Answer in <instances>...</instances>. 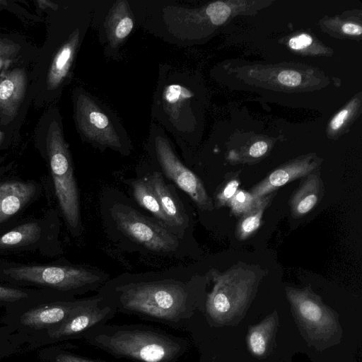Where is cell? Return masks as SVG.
<instances>
[{
	"label": "cell",
	"instance_id": "1",
	"mask_svg": "<svg viewBox=\"0 0 362 362\" xmlns=\"http://www.w3.org/2000/svg\"><path fill=\"white\" fill-rule=\"evenodd\" d=\"M211 276L214 284L206 303L210 322L216 327L238 324L255 296L259 278L254 269L238 266L223 272L212 270Z\"/></svg>",
	"mask_w": 362,
	"mask_h": 362
},
{
	"label": "cell",
	"instance_id": "2",
	"mask_svg": "<svg viewBox=\"0 0 362 362\" xmlns=\"http://www.w3.org/2000/svg\"><path fill=\"white\" fill-rule=\"evenodd\" d=\"M285 291L296 324L310 346L324 351L340 342L342 329L338 314L310 286H287Z\"/></svg>",
	"mask_w": 362,
	"mask_h": 362
},
{
	"label": "cell",
	"instance_id": "3",
	"mask_svg": "<svg viewBox=\"0 0 362 362\" xmlns=\"http://www.w3.org/2000/svg\"><path fill=\"white\" fill-rule=\"evenodd\" d=\"M89 302L35 297L30 294L6 306L0 322L20 337L25 346L28 339L62 322Z\"/></svg>",
	"mask_w": 362,
	"mask_h": 362
},
{
	"label": "cell",
	"instance_id": "4",
	"mask_svg": "<svg viewBox=\"0 0 362 362\" xmlns=\"http://www.w3.org/2000/svg\"><path fill=\"white\" fill-rule=\"evenodd\" d=\"M47 148L55 193L62 211L72 229L80 223L79 199L76 182L67 145L56 122L49 127Z\"/></svg>",
	"mask_w": 362,
	"mask_h": 362
},
{
	"label": "cell",
	"instance_id": "5",
	"mask_svg": "<svg viewBox=\"0 0 362 362\" xmlns=\"http://www.w3.org/2000/svg\"><path fill=\"white\" fill-rule=\"evenodd\" d=\"M122 300L129 310L159 318L171 319L184 309L187 293L177 284L142 283L126 290Z\"/></svg>",
	"mask_w": 362,
	"mask_h": 362
},
{
	"label": "cell",
	"instance_id": "6",
	"mask_svg": "<svg viewBox=\"0 0 362 362\" xmlns=\"http://www.w3.org/2000/svg\"><path fill=\"white\" fill-rule=\"evenodd\" d=\"M4 274L18 281L43 286L59 291H69L99 279L93 272L68 266H22L4 269Z\"/></svg>",
	"mask_w": 362,
	"mask_h": 362
},
{
	"label": "cell",
	"instance_id": "7",
	"mask_svg": "<svg viewBox=\"0 0 362 362\" xmlns=\"http://www.w3.org/2000/svg\"><path fill=\"white\" fill-rule=\"evenodd\" d=\"M106 345L117 354L143 362H163L177 351L175 344L154 333L124 331L115 333L106 339Z\"/></svg>",
	"mask_w": 362,
	"mask_h": 362
},
{
	"label": "cell",
	"instance_id": "8",
	"mask_svg": "<svg viewBox=\"0 0 362 362\" xmlns=\"http://www.w3.org/2000/svg\"><path fill=\"white\" fill-rule=\"evenodd\" d=\"M119 228L134 241L156 252H170L176 249L177 240L163 227L132 209L115 213Z\"/></svg>",
	"mask_w": 362,
	"mask_h": 362
},
{
	"label": "cell",
	"instance_id": "9",
	"mask_svg": "<svg viewBox=\"0 0 362 362\" xmlns=\"http://www.w3.org/2000/svg\"><path fill=\"white\" fill-rule=\"evenodd\" d=\"M156 151L165 176L187 193L200 209L213 210V202L201 180L180 162L165 139H156Z\"/></svg>",
	"mask_w": 362,
	"mask_h": 362
},
{
	"label": "cell",
	"instance_id": "10",
	"mask_svg": "<svg viewBox=\"0 0 362 362\" xmlns=\"http://www.w3.org/2000/svg\"><path fill=\"white\" fill-rule=\"evenodd\" d=\"M76 119L80 129L90 139L110 146H120L119 138L108 117L89 98L78 97Z\"/></svg>",
	"mask_w": 362,
	"mask_h": 362
},
{
	"label": "cell",
	"instance_id": "11",
	"mask_svg": "<svg viewBox=\"0 0 362 362\" xmlns=\"http://www.w3.org/2000/svg\"><path fill=\"white\" fill-rule=\"evenodd\" d=\"M316 168L317 163L308 159L288 163L274 170L249 192L255 199H259L276 192L288 182L305 177L315 171Z\"/></svg>",
	"mask_w": 362,
	"mask_h": 362
},
{
	"label": "cell",
	"instance_id": "12",
	"mask_svg": "<svg viewBox=\"0 0 362 362\" xmlns=\"http://www.w3.org/2000/svg\"><path fill=\"white\" fill-rule=\"evenodd\" d=\"M27 78L25 71L15 69L0 80V115L7 123L17 114L25 92Z\"/></svg>",
	"mask_w": 362,
	"mask_h": 362
},
{
	"label": "cell",
	"instance_id": "13",
	"mask_svg": "<svg viewBox=\"0 0 362 362\" xmlns=\"http://www.w3.org/2000/svg\"><path fill=\"white\" fill-rule=\"evenodd\" d=\"M278 327L279 315L274 311L257 324L248 327L246 344L254 357L264 358L272 354L276 346Z\"/></svg>",
	"mask_w": 362,
	"mask_h": 362
},
{
	"label": "cell",
	"instance_id": "14",
	"mask_svg": "<svg viewBox=\"0 0 362 362\" xmlns=\"http://www.w3.org/2000/svg\"><path fill=\"white\" fill-rule=\"evenodd\" d=\"M303 178L290 199L291 211L294 218L308 214L318 204L324 193V185L319 171L315 170Z\"/></svg>",
	"mask_w": 362,
	"mask_h": 362
},
{
	"label": "cell",
	"instance_id": "15",
	"mask_svg": "<svg viewBox=\"0 0 362 362\" xmlns=\"http://www.w3.org/2000/svg\"><path fill=\"white\" fill-rule=\"evenodd\" d=\"M36 187L30 182L9 181L0 185V223L8 219L33 197Z\"/></svg>",
	"mask_w": 362,
	"mask_h": 362
},
{
	"label": "cell",
	"instance_id": "16",
	"mask_svg": "<svg viewBox=\"0 0 362 362\" xmlns=\"http://www.w3.org/2000/svg\"><path fill=\"white\" fill-rule=\"evenodd\" d=\"M148 182L155 192L171 226H180L185 222V217L175 197L165 183L163 177L156 172L150 175Z\"/></svg>",
	"mask_w": 362,
	"mask_h": 362
},
{
	"label": "cell",
	"instance_id": "17",
	"mask_svg": "<svg viewBox=\"0 0 362 362\" xmlns=\"http://www.w3.org/2000/svg\"><path fill=\"white\" fill-rule=\"evenodd\" d=\"M78 42V34L76 33L62 45L56 54L47 76L49 89L58 87L64 81L71 65Z\"/></svg>",
	"mask_w": 362,
	"mask_h": 362
},
{
	"label": "cell",
	"instance_id": "18",
	"mask_svg": "<svg viewBox=\"0 0 362 362\" xmlns=\"http://www.w3.org/2000/svg\"><path fill=\"white\" fill-rule=\"evenodd\" d=\"M276 192L257 199L255 205L241 216L236 228V236L244 240L252 235L260 227L263 214Z\"/></svg>",
	"mask_w": 362,
	"mask_h": 362
},
{
	"label": "cell",
	"instance_id": "19",
	"mask_svg": "<svg viewBox=\"0 0 362 362\" xmlns=\"http://www.w3.org/2000/svg\"><path fill=\"white\" fill-rule=\"evenodd\" d=\"M132 186L137 203L165 224L171 226L168 218L163 211L158 197L149 183L143 180H137L132 182Z\"/></svg>",
	"mask_w": 362,
	"mask_h": 362
},
{
	"label": "cell",
	"instance_id": "20",
	"mask_svg": "<svg viewBox=\"0 0 362 362\" xmlns=\"http://www.w3.org/2000/svg\"><path fill=\"white\" fill-rule=\"evenodd\" d=\"M41 228L37 223H26L8 231L0 237V248L16 247L38 240Z\"/></svg>",
	"mask_w": 362,
	"mask_h": 362
},
{
	"label": "cell",
	"instance_id": "21",
	"mask_svg": "<svg viewBox=\"0 0 362 362\" xmlns=\"http://www.w3.org/2000/svg\"><path fill=\"white\" fill-rule=\"evenodd\" d=\"M23 347L25 344L20 337L7 327L0 325V360L18 354Z\"/></svg>",
	"mask_w": 362,
	"mask_h": 362
},
{
	"label": "cell",
	"instance_id": "22",
	"mask_svg": "<svg viewBox=\"0 0 362 362\" xmlns=\"http://www.w3.org/2000/svg\"><path fill=\"white\" fill-rule=\"evenodd\" d=\"M257 200L250 192L238 189L227 206L235 216H242L253 208Z\"/></svg>",
	"mask_w": 362,
	"mask_h": 362
},
{
	"label": "cell",
	"instance_id": "23",
	"mask_svg": "<svg viewBox=\"0 0 362 362\" xmlns=\"http://www.w3.org/2000/svg\"><path fill=\"white\" fill-rule=\"evenodd\" d=\"M38 358L41 362H95L51 346L41 349Z\"/></svg>",
	"mask_w": 362,
	"mask_h": 362
},
{
	"label": "cell",
	"instance_id": "24",
	"mask_svg": "<svg viewBox=\"0 0 362 362\" xmlns=\"http://www.w3.org/2000/svg\"><path fill=\"white\" fill-rule=\"evenodd\" d=\"M230 11V8L222 1L214 2L206 8V14L215 25L223 24L229 17Z\"/></svg>",
	"mask_w": 362,
	"mask_h": 362
},
{
	"label": "cell",
	"instance_id": "25",
	"mask_svg": "<svg viewBox=\"0 0 362 362\" xmlns=\"http://www.w3.org/2000/svg\"><path fill=\"white\" fill-rule=\"evenodd\" d=\"M239 185L240 181L238 178H233L228 181L216 194V206H227L230 199L238 190Z\"/></svg>",
	"mask_w": 362,
	"mask_h": 362
},
{
	"label": "cell",
	"instance_id": "26",
	"mask_svg": "<svg viewBox=\"0 0 362 362\" xmlns=\"http://www.w3.org/2000/svg\"><path fill=\"white\" fill-rule=\"evenodd\" d=\"M30 295L24 290L6 287L0 285V305L7 306Z\"/></svg>",
	"mask_w": 362,
	"mask_h": 362
},
{
	"label": "cell",
	"instance_id": "27",
	"mask_svg": "<svg viewBox=\"0 0 362 362\" xmlns=\"http://www.w3.org/2000/svg\"><path fill=\"white\" fill-rule=\"evenodd\" d=\"M192 94L186 88L180 85H170L167 87L164 97L169 103H176L185 98H190Z\"/></svg>",
	"mask_w": 362,
	"mask_h": 362
},
{
	"label": "cell",
	"instance_id": "28",
	"mask_svg": "<svg viewBox=\"0 0 362 362\" xmlns=\"http://www.w3.org/2000/svg\"><path fill=\"white\" fill-rule=\"evenodd\" d=\"M278 81L283 85L287 86H297L301 82L300 74L295 71L285 70L278 75Z\"/></svg>",
	"mask_w": 362,
	"mask_h": 362
},
{
	"label": "cell",
	"instance_id": "29",
	"mask_svg": "<svg viewBox=\"0 0 362 362\" xmlns=\"http://www.w3.org/2000/svg\"><path fill=\"white\" fill-rule=\"evenodd\" d=\"M133 26L134 23L131 18L128 16L123 18L115 28V36L120 40L124 39L132 31Z\"/></svg>",
	"mask_w": 362,
	"mask_h": 362
},
{
	"label": "cell",
	"instance_id": "30",
	"mask_svg": "<svg viewBox=\"0 0 362 362\" xmlns=\"http://www.w3.org/2000/svg\"><path fill=\"white\" fill-rule=\"evenodd\" d=\"M312 42V37L303 33L292 37L288 42V45L293 49H302L310 45Z\"/></svg>",
	"mask_w": 362,
	"mask_h": 362
},
{
	"label": "cell",
	"instance_id": "31",
	"mask_svg": "<svg viewBox=\"0 0 362 362\" xmlns=\"http://www.w3.org/2000/svg\"><path fill=\"white\" fill-rule=\"evenodd\" d=\"M19 47L12 42L0 40V59L4 60L18 52ZM5 61V60H4Z\"/></svg>",
	"mask_w": 362,
	"mask_h": 362
},
{
	"label": "cell",
	"instance_id": "32",
	"mask_svg": "<svg viewBox=\"0 0 362 362\" xmlns=\"http://www.w3.org/2000/svg\"><path fill=\"white\" fill-rule=\"evenodd\" d=\"M267 149L268 145L265 141H257L250 146L248 154L254 158H260L267 153Z\"/></svg>",
	"mask_w": 362,
	"mask_h": 362
},
{
	"label": "cell",
	"instance_id": "33",
	"mask_svg": "<svg viewBox=\"0 0 362 362\" xmlns=\"http://www.w3.org/2000/svg\"><path fill=\"white\" fill-rule=\"evenodd\" d=\"M349 115V111L347 110H342L334 117L330 122V127L332 130H337L339 129Z\"/></svg>",
	"mask_w": 362,
	"mask_h": 362
},
{
	"label": "cell",
	"instance_id": "34",
	"mask_svg": "<svg viewBox=\"0 0 362 362\" xmlns=\"http://www.w3.org/2000/svg\"><path fill=\"white\" fill-rule=\"evenodd\" d=\"M342 30L346 34L354 35H359L362 33V28L360 25L350 23L344 24L342 26Z\"/></svg>",
	"mask_w": 362,
	"mask_h": 362
},
{
	"label": "cell",
	"instance_id": "35",
	"mask_svg": "<svg viewBox=\"0 0 362 362\" xmlns=\"http://www.w3.org/2000/svg\"><path fill=\"white\" fill-rule=\"evenodd\" d=\"M37 3L39 4V6L42 8H45L47 7H52V6H57L50 1H38Z\"/></svg>",
	"mask_w": 362,
	"mask_h": 362
},
{
	"label": "cell",
	"instance_id": "36",
	"mask_svg": "<svg viewBox=\"0 0 362 362\" xmlns=\"http://www.w3.org/2000/svg\"><path fill=\"white\" fill-rule=\"evenodd\" d=\"M2 137H3V134L0 132V142L2 139Z\"/></svg>",
	"mask_w": 362,
	"mask_h": 362
}]
</instances>
